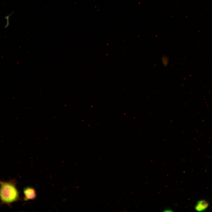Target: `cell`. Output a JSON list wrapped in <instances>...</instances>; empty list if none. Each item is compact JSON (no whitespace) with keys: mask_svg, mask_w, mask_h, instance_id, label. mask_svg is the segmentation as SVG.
<instances>
[{"mask_svg":"<svg viewBox=\"0 0 212 212\" xmlns=\"http://www.w3.org/2000/svg\"><path fill=\"white\" fill-rule=\"evenodd\" d=\"M19 198L14 181H0V200L2 203L9 205L18 201Z\"/></svg>","mask_w":212,"mask_h":212,"instance_id":"6da1fadb","label":"cell"},{"mask_svg":"<svg viewBox=\"0 0 212 212\" xmlns=\"http://www.w3.org/2000/svg\"><path fill=\"white\" fill-rule=\"evenodd\" d=\"M24 200L25 201L35 198L36 194L35 189L31 187H26L24 189Z\"/></svg>","mask_w":212,"mask_h":212,"instance_id":"7a4b0ae2","label":"cell"},{"mask_svg":"<svg viewBox=\"0 0 212 212\" xmlns=\"http://www.w3.org/2000/svg\"><path fill=\"white\" fill-rule=\"evenodd\" d=\"M208 203L205 200H201L198 202L195 206V209L198 211H201L206 209L208 207Z\"/></svg>","mask_w":212,"mask_h":212,"instance_id":"3957f363","label":"cell"},{"mask_svg":"<svg viewBox=\"0 0 212 212\" xmlns=\"http://www.w3.org/2000/svg\"><path fill=\"white\" fill-rule=\"evenodd\" d=\"M163 63L165 65L167 64L168 62V60L167 58L166 57H163L162 59Z\"/></svg>","mask_w":212,"mask_h":212,"instance_id":"277c9868","label":"cell"}]
</instances>
